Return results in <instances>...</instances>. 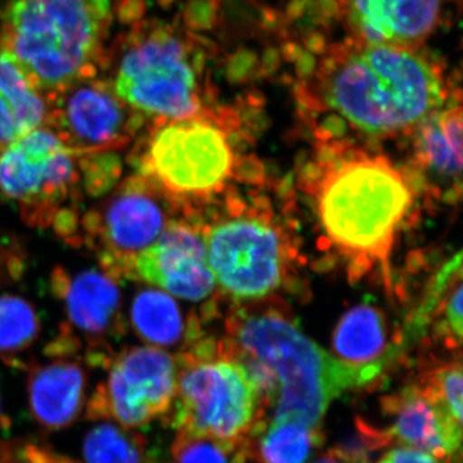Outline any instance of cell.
I'll use <instances>...</instances> for the list:
<instances>
[{
	"label": "cell",
	"instance_id": "obj_1",
	"mask_svg": "<svg viewBox=\"0 0 463 463\" xmlns=\"http://www.w3.org/2000/svg\"><path fill=\"white\" fill-rule=\"evenodd\" d=\"M312 85L326 109L379 137L413 132L449 99L443 70L419 48L355 39L327 52Z\"/></svg>",
	"mask_w": 463,
	"mask_h": 463
},
{
	"label": "cell",
	"instance_id": "obj_2",
	"mask_svg": "<svg viewBox=\"0 0 463 463\" xmlns=\"http://www.w3.org/2000/svg\"><path fill=\"white\" fill-rule=\"evenodd\" d=\"M231 335L228 353L248 368L264 408L273 405L276 421L289 420L321 430L335 399L383 376L379 370L346 364L328 354L277 313L237 317Z\"/></svg>",
	"mask_w": 463,
	"mask_h": 463
},
{
	"label": "cell",
	"instance_id": "obj_3",
	"mask_svg": "<svg viewBox=\"0 0 463 463\" xmlns=\"http://www.w3.org/2000/svg\"><path fill=\"white\" fill-rule=\"evenodd\" d=\"M317 215L332 248L350 267L386 273L413 203L412 182L388 157L350 151L326 161L315 179Z\"/></svg>",
	"mask_w": 463,
	"mask_h": 463
},
{
	"label": "cell",
	"instance_id": "obj_4",
	"mask_svg": "<svg viewBox=\"0 0 463 463\" xmlns=\"http://www.w3.org/2000/svg\"><path fill=\"white\" fill-rule=\"evenodd\" d=\"M111 21L109 0H12L0 47L50 100L96 76Z\"/></svg>",
	"mask_w": 463,
	"mask_h": 463
},
{
	"label": "cell",
	"instance_id": "obj_5",
	"mask_svg": "<svg viewBox=\"0 0 463 463\" xmlns=\"http://www.w3.org/2000/svg\"><path fill=\"white\" fill-rule=\"evenodd\" d=\"M185 359L170 422L179 434L214 439L237 449L263 414L257 383L228 352L222 358Z\"/></svg>",
	"mask_w": 463,
	"mask_h": 463
},
{
	"label": "cell",
	"instance_id": "obj_6",
	"mask_svg": "<svg viewBox=\"0 0 463 463\" xmlns=\"http://www.w3.org/2000/svg\"><path fill=\"white\" fill-rule=\"evenodd\" d=\"M114 90L133 111L181 120L199 109L197 74L187 44L166 27L127 39Z\"/></svg>",
	"mask_w": 463,
	"mask_h": 463
},
{
	"label": "cell",
	"instance_id": "obj_7",
	"mask_svg": "<svg viewBox=\"0 0 463 463\" xmlns=\"http://www.w3.org/2000/svg\"><path fill=\"white\" fill-rule=\"evenodd\" d=\"M78 152L50 128H38L0 149V196L16 203L32 227H51L80 196Z\"/></svg>",
	"mask_w": 463,
	"mask_h": 463
},
{
	"label": "cell",
	"instance_id": "obj_8",
	"mask_svg": "<svg viewBox=\"0 0 463 463\" xmlns=\"http://www.w3.org/2000/svg\"><path fill=\"white\" fill-rule=\"evenodd\" d=\"M139 175L175 196H207L230 179L233 152L225 134L200 118L158 128L139 161Z\"/></svg>",
	"mask_w": 463,
	"mask_h": 463
},
{
	"label": "cell",
	"instance_id": "obj_9",
	"mask_svg": "<svg viewBox=\"0 0 463 463\" xmlns=\"http://www.w3.org/2000/svg\"><path fill=\"white\" fill-rule=\"evenodd\" d=\"M166 216L154 183L143 175L127 179L79 221L76 239L96 251L100 269L116 281L132 279L134 260L156 242Z\"/></svg>",
	"mask_w": 463,
	"mask_h": 463
},
{
	"label": "cell",
	"instance_id": "obj_10",
	"mask_svg": "<svg viewBox=\"0 0 463 463\" xmlns=\"http://www.w3.org/2000/svg\"><path fill=\"white\" fill-rule=\"evenodd\" d=\"M178 362L155 346H134L114 355L108 381L91 398V420H115L138 429L172 410L178 389Z\"/></svg>",
	"mask_w": 463,
	"mask_h": 463
},
{
	"label": "cell",
	"instance_id": "obj_11",
	"mask_svg": "<svg viewBox=\"0 0 463 463\" xmlns=\"http://www.w3.org/2000/svg\"><path fill=\"white\" fill-rule=\"evenodd\" d=\"M205 246L213 276L233 297H265L281 281V241L272 225L263 221L224 222L210 231Z\"/></svg>",
	"mask_w": 463,
	"mask_h": 463
},
{
	"label": "cell",
	"instance_id": "obj_12",
	"mask_svg": "<svg viewBox=\"0 0 463 463\" xmlns=\"http://www.w3.org/2000/svg\"><path fill=\"white\" fill-rule=\"evenodd\" d=\"M45 125L78 154L116 151L138 128L133 109L118 99L114 84L87 79L48 100Z\"/></svg>",
	"mask_w": 463,
	"mask_h": 463
},
{
	"label": "cell",
	"instance_id": "obj_13",
	"mask_svg": "<svg viewBox=\"0 0 463 463\" xmlns=\"http://www.w3.org/2000/svg\"><path fill=\"white\" fill-rule=\"evenodd\" d=\"M383 410L392 419L388 430L380 431L385 443L397 441L422 450L439 462L463 459V431L425 379L383 398Z\"/></svg>",
	"mask_w": 463,
	"mask_h": 463
},
{
	"label": "cell",
	"instance_id": "obj_14",
	"mask_svg": "<svg viewBox=\"0 0 463 463\" xmlns=\"http://www.w3.org/2000/svg\"><path fill=\"white\" fill-rule=\"evenodd\" d=\"M132 279L188 300L206 298L215 283L205 242L196 232L178 223L166 227L156 242L137 257Z\"/></svg>",
	"mask_w": 463,
	"mask_h": 463
},
{
	"label": "cell",
	"instance_id": "obj_15",
	"mask_svg": "<svg viewBox=\"0 0 463 463\" xmlns=\"http://www.w3.org/2000/svg\"><path fill=\"white\" fill-rule=\"evenodd\" d=\"M118 282L103 269H85L71 276L63 268L52 274V289L65 307L74 330L90 341L94 364L112 361L111 350L100 340L120 330L121 294Z\"/></svg>",
	"mask_w": 463,
	"mask_h": 463
},
{
	"label": "cell",
	"instance_id": "obj_16",
	"mask_svg": "<svg viewBox=\"0 0 463 463\" xmlns=\"http://www.w3.org/2000/svg\"><path fill=\"white\" fill-rule=\"evenodd\" d=\"M446 0H344L355 41L420 48L437 29Z\"/></svg>",
	"mask_w": 463,
	"mask_h": 463
},
{
	"label": "cell",
	"instance_id": "obj_17",
	"mask_svg": "<svg viewBox=\"0 0 463 463\" xmlns=\"http://www.w3.org/2000/svg\"><path fill=\"white\" fill-rule=\"evenodd\" d=\"M413 161L432 196L463 199V106L443 109L413 130Z\"/></svg>",
	"mask_w": 463,
	"mask_h": 463
},
{
	"label": "cell",
	"instance_id": "obj_18",
	"mask_svg": "<svg viewBox=\"0 0 463 463\" xmlns=\"http://www.w3.org/2000/svg\"><path fill=\"white\" fill-rule=\"evenodd\" d=\"M87 373L72 361H53L33 368L27 383L33 420L48 430H62L80 416Z\"/></svg>",
	"mask_w": 463,
	"mask_h": 463
},
{
	"label": "cell",
	"instance_id": "obj_19",
	"mask_svg": "<svg viewBox=\"0 0 463 463\" xmlns=\"http://www.w3.org/2000/svg\"><path fill=\"white\" fill-rule=\"evenodd\" d=\"M50 103L0 47V149L41 128Z\"/></svg>",
	"mask_w": 463,
	"mask_h": 463
},
{
	"label": "cell",
	"instance_id": "obj_20",
	"mask_svg": "<svg viewBox=\"0 0 463 463\" xmlns=\"http://www.w3.org/2000/svg\"><path fill=\"white\" fill-rule=\"evenodd\" d=\"M332 349L339 361L383 373L388 361L389 331L377 307H353L340 319L332 335Z\"/></svg>",
	"mask_w": 463,
	"mask_h": 463
},
{
	"label": "cell",
	"instance_id": "obj_21",
	"mask_svg": "<svg viewBox=\"0 0 463 463\" xmlns=\"http://www.w3.org/2000/svg\"><path fill=\"white\" fill-rule=\"evenodd\" d=\"M321 438V430L301 422L259 420L243 443H248L246 455L259 463H307Z\"/></svg>",
	"mask_w": 463,
	"mask_h": 463
},
{
	"label": "cell",
	"instance_id": "obj_22",
	"mask_svg": "<svg viewBox=\"0 0 463 463\" xmlns=\"http://www.w3.org/2000/svg\"><path fill=\"white\" fill-rule=\"evenodd\" d=\"M134 330L152 345L173 346L183 335V318L179 307L169 295L157 289H145L132 304Z\"/></svg>",
	"mask_w": 463,
	"mask_h": 463
},
{
	"label": "cell",
	"instance_id": "obj_23",
	"mask_svg": "<svg viewBox=\"0 0 463 463\" xmlns=\"http://www.w3.org/2000/svg\"><path fill=\"white\" fill-rule=\"evenodd\" d=\"M145 441L130 429L105 421L88 431L83 443L85 463H143Z\"/></svg>",
	"mask_w": 463,
	"mask_h": 463
},
{
	"label": "cell",
	"instance_id": "obj_24",
	"mask_svg": "<svg viewBox=\"0 0 463 463\" xmlns=\"http://www.w3.org/2000/svg\"><path fill=\"white\" fill-rule=\"evenodd\" d=\"M41 319L26 298L0 295V354H16L33 345Z\"/></svg>",
	"mask_w": 463,
	"mask_h": 463
},
{
	"label": "cell",
	"instance_id": "obj_25",
	"mask_svg": "<svg viewBox=\"0 0 463 463\" xmlns=\"http://www.w3.org/2000/svg\"><path fill=\"white\" fill-rule=\"evenodd\" d=\"M81 188L87 196L99 197L115 187L121 173L123 161L115 151L79 154Z\"/></svg>",
	"mask_w": 463,
	"mask_h": 463
},
{
	"label": "cell",
	"instance_id": "obj_26",
	"mask_svg": "<svg viewBox=\"0 0 463 463\" xmlns=\"http://www.w3.org/2000/svg\"><path fill=\"white\" fill-rule=\"evenodd\" d=\"M438 307V331L450 344H463V267L448 276Z\"/></svg>",
	"mask_w": 463,
	"mask_h": 463
},
{
	"label": "cell",
	"instance_id": "obj_27",
	"mask_svg": "<svg viewBox=\"0 0 463 463\" xmlns=\"http://www.w3.org/2000/svg\"><path fill=\"white\" fill-rule=\"evenodd\" d=\"M437 390L463 431V364H444L423 377Z\"/></svg>",
	"mask_w": 463,
	"mask_h": 463
},
{
	"label": "cell",
	"instance_id": "obj_28",
	"mask_svg": "<svg viewBox=\"0 0 463 463\" xmlns=\"http://www.w3.org/2000/svg\"><path fill=\"white\" fill-rule=\"evenodd\" d=\"M234 449L214 439L178 434L173 453L175 463H231L228 455Z\"/></svg>",
	"mask_w": 463,
	"mask_h": 463
},
{
	"label": "cell",
	"instance_id": "obj_29",
	"mask_svg": "<svg viewBox=\"0 0 463 463\" xmlns=\"http://www.w3.org/2000/svg\"><path fill=\"white\" fill-rule=\"evenodd\" d=\"M376 463H441L435 457L414 449V448L397 446L383 453Z\"/></svg>",
	"mask_w": 463,
	"mask_h": 463
},
{
	"label": "cell",
	"instance_id": "obj_30",
	"mask_svg": "<svg viewBox=\"0 0 463 463\" xmlns=\"http://www.w3.org/2000/svg\"><path fill=\"white\" fill-rule=\"evenodd\" d=\"M316 463H340L337 461L335 457H332L331 455L328 457H323V458L319 459V461H317Z\"/></svg>",
	"mask_w": 463,
	"mask_h": 463
},
{
	"label": "cell",
	"instance_id": "obj_31",
	"mask_svg": "<svg viewBox=\"0 0 463 463\" xmlns=\"http://www.w3.org/2000/svg\"><path fill=\"white\" fill-rule=\"evenodd\" d=\"M5 425H8V422H5V416H3L2 412V403H0V428Z\"/></svg>",
	"mask_w": 463,
	"mask_h": 463
}]
</instances>
